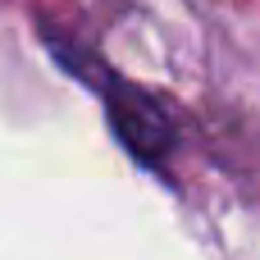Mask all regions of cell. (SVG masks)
I'll return each instance as SVG.
<instances>
[{
    "instance_id": "obj_1",
    "label": "cell",
    "mask_w": 260,
    "mask_h": 260,
    "mask_svg": "<svg viewBox=\"0 0 260 260\" xmlns=\"http://www.w3.org/2000/svg\"><path fill=\"white\" fill-rule=\"evenodd\" d=\"M46 41H50L55 59H59L69 73H78V78L101 96L105 119H110V128H114V142H119L137 165L165 174V169H169V155H174V146H178V123H174V114H169L146 87L128 82L123 73H114L105 59L87 55L82 46H73V41H64V37H55V32H46Z\"/></svg>"
}]
</instances>
